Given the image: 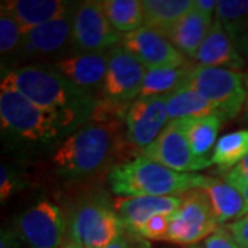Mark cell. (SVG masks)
Here are the masks:
<instances>
[{"label": "cell", "instance_id": "6da1fadb", "mask_svg": "<svg viewBox=\"0 0 248 248\" xmlns=\"http://www.w3.org/2000/svg\"><path fill=\"white\" fill-rule=\"evenodd\" d=\"M18 91L22 97L53 112L81 117L93 115L97 104L87 94L61 75L57 69L40 65H25L4 73L1 84Z\"/></svg>", "mask_w": 248, "mask_h": 248}, {"label": "cell", "instance_id": "7a4b0ae2", "mask_svg": "<svg viewBox=\"0 0 248 248\" xmlns=\"http://www.w3.org/2000/svg\"><path fill=\"white\" fill-rule=\"evenodd\" d=\"M120 146V119L93 122L80 127L62 142L54 153L53 164L62 177H87L104 169Z\"/></svg>", "mask_w": 248, "mask_h": 248}, {"label": "cell", "instance_id": "3957f363", "mask_svg": "<svg viewBox=\"0 0 248 248\" xmlns=\"http://www.w3.org/2000/svg\"><path fill=\"white\" fill-rule=\"evenodd\" d=\"M208 177L196 172H178L145 156L116 164L108 172L112 192L122 197L182 196L204 187Z\"/></svg>", "mask_w": 248, "mask_h": 248}, {"label": "cell", "instance_id": "277c9868", "mask_svg": "<svg viewBox=\"0 0 248 248\" xmlns=\"http://www.w3.org/2000/svg\"><path fill=\"white\" fill-rule=\"evenodd\" d=\"M83 119L36 107L18 91L0 86L1 133L25 143H50Z\"/></svg>", "mask_w": 248, "mask_h": 248}, {"label": "cell", "instance_id": "5b68a950", "mask_svg": "<svg viewBox=\"0 0 248 248\" xmlns=\"http://www.w3.org/2000/svg\"><path fill=\"white\" fill-rule=\"evenodd\" d=\"M184 84L196 90L208 101L222 120L237 117L246 108L247 89L243 72L195 63Z\"/></svg>", "mask_w": 248, "mask_h": 248}, {"label": "cell", "instance_id": "8992f818", "mask_svg": "<svg viewBox=\"0 0 248 248\" xmlns=\"http://www.w3.org/2000/svg\"><path fill=\"white\" fill-rule=\"evenodd\" d=\"M181 197L182 203L171 215L169 233L164 241L182 247H193L210 237L219 228V223L203 187L189 190Z\"/></svg>", "mask_w": 248, "mask_h": 248}, {"label": "cell", "instance_id": "52a82bcc", "mask_svg": "<svg viewBox=\"0 0 248 248\" xmlns=\"http://www.w3.org/2000/svg\"><path fill=\"white\" fill-rule=\"evenodd\" d=\"M16 231L28 248H61L68 237V221L57 204L37 202L16 218Z\"/></svg>", "mask_w": 248, "mask_h": 248}, {"label": "cell", "instance_id": "ba28073f", "mask_svg": "<svg viewBox=\"0 0 248 248\" xmlns=\"http://www.w3.org/2000/svg\"><path fill=\"white\" fill-rule=\"evenodd\" d=\"M122 36L110 25L102 1L86 0L73 9L71 43L80 53L110 51L120 45Z\"/></svg>", "mask_w": 248, "mask_h": 248}, {"label": "cell", "instance_id": "9c48e42d", "mask_svg": "<svg viewBox=\"0 0 248 248\" xmlns=\"http://www.w3.org/2000/svg\"><path fill=\"white\" fill-rule=\"evenodd\" d=\"M125 229L116 210L99 202L81 204L73 213L69 234L84 248H105L123 234Z\"/></svg>", "mask_w": 248, "mask_h": 248}, {"label": "cell", "instance_id": "30bf717a", "mask_svg": "<svg viewBox=\"0 0 248 248\" xmlns=\"http://www.w3.org/2000/svg\"><path fill=\"white\" fill-rule=\"evenodd\" d=\"M141 155L178 172L200 171L211 166L195 157L186 137V119L171 120Z\"/></svg>", "mask_w": 248, "mask_h": 248}, {"label": "cell", "instance_id": "8fae6325", "mask_svg": "<svg viewBox=\"0 0 248 248\" xmlns=\"http://www.w3.org/2000/svg\"><path fill=\"white\" fill-rule=\"evenodd\" d=\"M146 68L135 55L122 46L109 53V63L101 91L108 101L116 104H131L140 97Z\"/></svg>", "mask_w": 248, "mask_h": 248}, {"label": "cell", "instance_id": "7c38bea8", "mask_svg": "<svg viewBox=\"0 0 248 248\" xmlns=\"http://www.w3.org/2000/svg\"><path fill=\"white\" fill-rule=\"evenodd\" d=\"M124 122L127 141L142 152L171 122L167 112V95L138 97L130 104Z\"/></svg>", "mask_w": 248, "mask_h": 248}, {"label": "cell", "instance_id": "4fadbf2b", "mask_svg": "<svg viewBox=\"0 0 248 248\" xmlns=\"http://www.w3.org/2000/svg\"><path fill=\"white\" fill-rule=\"evenodd\" d=\"M120 46L135 55L146 69L182 66L189 62L166 36L148 27L122 36Z\"/></svg>", "mask_w": 248, "mask_h": 248}, {"label": "cell", "instance_id": "5bb4252c", "mask_svg": "<svg viewBox=\"0 0 248 248\" xmlns=\"http://www.w3.org/2000/svg\"><path fill=\"white\" fill-rule=\"evenodd\" d=\"M182 203L181 196H142L123 197L116 203V213L124 229L138 237L141 228L157 214H174Z\"/></svg>", "mask_w": 248, "mask_h": 248}, {"label": "cell", "instance_id": "9a60e30c", "mask_svg": "<svg viewBox=\"0 0 248 248\" xmlns=\"http://www.w3.org/2000/svg\"><path fill=\"white\" fill-rule=\"evenodd\" d=\"M193 62L200 66L223 68L231 71H243L247 65L244 57L239 53L222 24L215 18L207 37L197 50Z\"/></svg>", "mask_w": 248, "mask_h": 248}, {"label": "cell", "instance_id": "2e32d148", "mask_svg": "<svg viewBox=\"0 0 248 248\" xmlns=\"http://www.w3.org/2000/svg\"><path fill=\"white\" fill-rule=\"evenodd\" d=\"M109 53H78L55 62V69L80 90L101 89L107 76Z\"/></svg>", "mask_w": 248, "mask_h": 248}, {"label": "cell", "instance_id": "e0dca14e", "mask_svg": "<svg viewBox=\"0 0 248 248\" xmlns=\"http://www.w3.org/2000/svg\"><path fill=\"white\" fill-rule=\"evenodd\" d=\"M1 11L17 19L24 33L69 14L71 3L63 0H7Z\"/></svg>", "mask_w": 248, "mask_h": 248}, {"label": "cell", "instance_id": "ac0fdd59", "mask_svg": "<svg viewBox=\"0 0 248 248\" xmlns=\"http://www.w3.org/2000/svg\"><path fill=\"white\" fill-rule=\"evenodd\" d=\"M72 13L27 32L21 51L28 57H45L61 51L72 39Z\"/></svg>", "mask_w": 248, "mask_h": 248}, {"label": "cell", "instance_id": "d6986e66", "mask_svg": "<svg viewBox=\"0 0 248 248\" xmlns=\"http://www.w3.org/2000/svg\"><path fill=\"white\" fill-rule=\"evenodd\" d=\"M203 189L210 199L219 226L228 225L247 214V204L241 192L228 181L208 177Z\"/></svg>", "mask_w": 248, "mask_h": 248}, {"label": "cell", "instance_id": "ffe728a7", "mask_svg": "<svg viewBox=\"0 0 248 248\" xmlns=\"http://www.w3.org/2000/svg\"><path fill=\"white\" fill-rule=\"evenodd\" d=\"M213 24V18L205 17L193 7L171 28L166 37L186 58H195L197 50L208 35Z\"/></svg>", "mask_w": 248, "mask_h": 248}, {"label": "cell", "instance_id": "44dd1931", "mask_svg": "<svg viewBox=\"0 0 248 248\" xmlns=\"http://www.w3.org/2000/svg\"><path fill=\"white\" fill-rule=\"evenodd\" d=\"M215 18L248 62V0H219Z\"/></svg>", "mask_w": 248, "mask_h": 248}, {"label": "cell", "instance_id": "7402d4cb", "mask_svg": "<svg viewBox=\"0 0 248 248\" xmlns=\"http://www.w3.org/2000/svg\"><path fill=\"white\" fill-rule=\"evenodd\" d=\"M195 0H143L145 25L167 35L181 18L193 9Z\"/></svg>", "mask_w": 248, "mask_h": 248}, {"label": "cell", "instance_id": "603a6c76", "mask_svg": "<svg viewBox=\"0 0 248 248\" xmlns=\"http://www.w3.org/2000/svg\"><path fill=\"white\" fill-rule=\"evenodd\" d=\"M222 122L223 120L219 116L186 119V137L196 159L213 166L210 153L214 152L219 140L218 133L221 130Z\"/></svg>", "mask_w": 248, "mask_h": 248}, {"label": "cell", "instance_id": "cb8c5ba5", "mask_svg": "<svg viewBox=\"0 0 248 248\" xmlns=\"http://www.w3.org/2000/svg\"><path fill=\"white\" fill-rule=\"evenodd\" d=\"M167 112L170 120L219 116L208 101H205L196 90L185 84L167 95Z\"/></svg>", "mask_w": 248, "mask_h": 248}, {"label": "cell", "instance_id": "d4e9b609", "mask_svg": "<svg viewBox=\"0 0 248 248\" xmlns=\"http://www.w3.org/2000/svg\"><path fill=\"white\" fill-rule=\"evenodd\" d=\"M193 65L195 62H186L182 66L146 69L140 97H160L174 93L185 83Z\"/></svg>", "mask_w": 248, "mask_h": 248}, {"label": "cell", "instance_id": "484cf974", "mask_svg": "<svg viewBox=\"0 0 248 248\" xmlns=\"http://www.w3.org/2000/svg\"><path fill=\"white\" fill-rule=\"evenodd\" d=\"M247 155L248 128H243L222 135L214 148L211 163L218 167L219 174H223L236 167Z\"/></svg>", "mask_w": 248, "mask_h": 248}, {"label": "cell", "instance_id": "4316f807", "mask_svg": "<svg viewBox=\"0 0 248 248\" xmlns=\"http://www.w3.org/2000/svg\"><path fill=\"white\" fill-rule=\"evenodd\" d=\"M110 25L122 35L145 25L141 0H101Z\"/></svg>", "mask_w": 248, "mask_h": 248}, {"label": "cell", "instance_id": "83f0119b", "mask_svg": "<svg viewBox=\"0 0 248 248\" xmlns=\"http://www.w3.org/2000/svg\"><path fill=\"white\" fill-rule=\"evenodd\" d=\"M24 31L16 18L1 11L0 14V51L1 54L13 53L21 47L24 39Z\"/></svg>", "mask_w": 248, "mask_h": 248}, {"label": "cell", "instance_id": "f1b7e54d", "mask_svg": "<svg viewBox=\"0 0 248 248\" xmlns=\"http://www.w3.org/2000/svg\"><path fill=\"white\" fill-rule=\"evenodd\" d=\"M172 214H157L152 217L141 228L138 233V239L143 240H161L164 241L169 233Z\"/></svg>", "mask_w": 248, "mask_h": 248}, {"label": "cell", "instance_id": "f546056e", "mask_svg": "<svg viewBox=\"0 0 248 248\" xmlns=\"http://www.w3.org/2000/svg\"><path fill=\"white\" fill-rule=\"evenodd\" d=\"M19 185L21 181L18 178L17 171L3 163L0 167V202L4 203L10 196L17 192Z\"/></svg>", "mask_w": 248, "mask_h": 248}, {"label": "cell", "instance_id": "4dcf8cb0", "mask_svg": "<svg viewBox=\"0 0 248 248\" xmlns=\"http://www.w3.org/2000/svg\"><path fill=\"white\" fill-rule=\"evenodd\" d=\"M203 248H241L232 237V234L226 231L225 226H219L210 237L204 240Z\"/></svg>", "mask_w": 248, "mask_h": 248}, {"label": "cell", "instance_id": "1f68e13d", "mask_svg": "<svg viewBox=\"0 0 248 248\" xmlns=\"http://www.w3.org/2000/svg\"><path fill=\"white\" fill-rule=\"evenodd\" d=\"M226 231L236 240L241 248H248V214L237 218L236 221L225 225Z\"/></svg>", "mask_w": 248, "mask_h": 248}, {"label": "cell", "instance_id": "d6a6232c", "mask_svg": "<svg viewBox=\"0 0 248 248\" xmlns=\"http://www.w3.org/2000/svg\"><path fill=\"white\" fill-rule=\"evenodd\" d=\"M222 177L225 181H228L231 185H247L248 184V155L240 161L236 167H233L229 171L223 172Z\"/></svg>", "mask_w": 248, "mask_h": 248}, {"label": "cell", "instance_id": "836d02e7", "mask_svg": "<svg viewBox=\"0 0 248 248\" xmlns=\"http://www.w3.org/2000/svg\"><path fill=\"white\" fill-rule=\"evenodd\" d=\"M24 241L14 229H1L0 234V248H22Z\"/></svg>", "mask_w": 248, "mask_h": 248}, {"label": "cell", "instance_id": "e575fe53", "mask_svg": "<svg viewBox=\"0 0 248 248\" xmlns=\"http://www.w3.org/2000/svg\"><path fill=\"white\" fill-rule=\"evenodd\" d=\"M218 1L219 0H195V7L199 13H202L203 16L214 19V13L217 14V7H218Z\"/></svg>", "mask_w": 248, "mask_h": 248}, {"label": "cell", "instance_id": "d590c367", "mask_svg": "<svg viewBox=\"0 0 248 248\" xmlns=\"http://www.w3.org/2000/svg\"><path fill=\"white\" fill-rule=\"evenodd\" d=\"M137 240H138V237H134V236H131L128 232L125 231L119 239H116L112 244H109L105 248H134Z\"/></svg>", "mask_w": 248, "mask_h": 248}, {"label": "cell", "instance_id": "8d00e7d4", "mask_svg": "<svg viewBox=\"0 0 248 248\" xmlns=\"http://www.w3.org/2000/svg\"><path fill=\"white\" fill-rule=\"evenodd\" d=\"M61 248H84L81 246V243H80L79 240L76 239L75 236H72L68 233V237L65 240V243H63V246Z\"/></svg>", "mask_w": 248, "mask_h": 248}, {"label": "cell", "instance_id": "74e56055", "mask_svg": "<svg viewBox=\"0 0 248 248\" xmlns=\"http://www.w3.org/2000/svg\"><path fill=\"white\" fill-rule=\"evenodd\" d=\"M236 187H237L240 192H241V195H243L244 200H246V204H247V214H248V184L247 185H239V186H236Z\"/></svg>", "mask_w": 248, "mask_h": 248}, {"label": "cell", "instance_id": "f35d334b", "mask_svg": "<svg viewBox=\"0 0 248 248\" xmlns=\"http://www.w3.org/2000/svg\"><path fill=\"white\" fill-rule=\"evenodd\" d=\"M134 248H151V244L148 243V240L138 239L137 243H135V246H134Z\"/></svg>", "mask_w": 248, "mask_h": 248}, {"label": "cell", "instance_id": "ab89813d", "mask_svg": "<svg viewBox=\"0 0 248 248\" xmlns=\"http://www.w3.org/2000/svg\"><path fill=\"white\" fill-rule=\"evenodd\" d=\"M244 80H246V89H247V102H246V108H244V116L248 120V71L244 73Z\"/></svg>", "mask_w": 248, "mask_h": 248}, {"label": "cell", "instance_id": "60d3db41", "mask_svg": "<svg viewBox=\"0 0 248 248\" xmlns=\"http://www.w3.org/2000/svg\"><path fill=\"white\" fill-rule=\"evenodd\" d=\"M189 248H203L202 246H193V247H189Z\"/></svg>", "mask_w": 248, "mask_h": 248}]
</instances>
